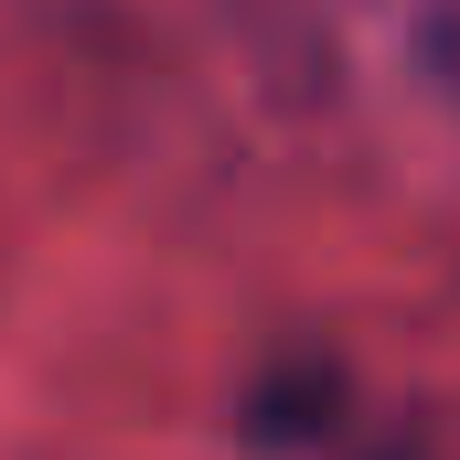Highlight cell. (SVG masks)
I'll list each match as a JSON object with an SVG mask.
<instances>
[{
    "label": "cell",
    "mask_w": 460,
    "mask_h": 460,
    "mask_svg": "<svg viewBox=\"0 0 460 460\" xmlns=\"http://www.w3.org/2000/svg\"><path fill=\"white\" fill-rule=\"evenodd\" d=\"M418 65H429V75L460 97V0H439V11H429V32H418Z\"/></svg>",
    "instance_id": "1"
}]
</instances>
